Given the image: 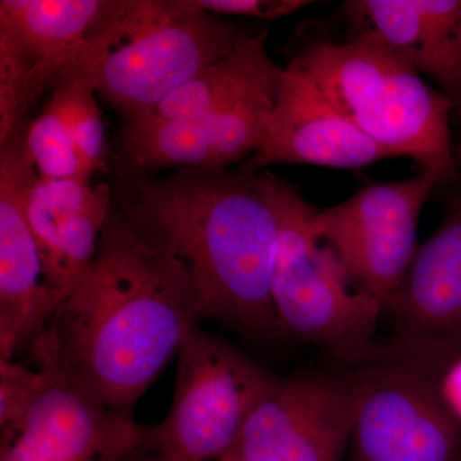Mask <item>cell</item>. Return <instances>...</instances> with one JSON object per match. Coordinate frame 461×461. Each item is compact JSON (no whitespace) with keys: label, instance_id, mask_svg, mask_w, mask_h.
<instances>
[{"label":"cell","instance_id":"6da1fadb","mask_svg":"<svg viewBox=\"0 0 461 461\" xmlns=\"http://www.w3.org/2000/svg\"><path fill=\"white\" fill-rule=\"evenodd\" d=\"M205 318L180 264L142 238L113 204L95 258L30 351L39 371L133 420L136 403L187 330Z\"/></svg>","mask_w":461,"mask_h":461},{"label":"cell","instance_id":"7a4b0ae2","mask_svg":"<svg viewBox=\"0 0 461 461\" xmlns=\"http://www.w3.org/2000/svg\"><path fill=\"white\" fill-rule=\"evenodd\" d=\"M113 204L180 264L206 318L251 335H280L272 299L277 214L260 173L178 169L118 181Z\"/></svg>","mask_w":461,"mask_h":461},{"label":"cell","instance_id":"3957f363","mask_svg":"<svg viewBox=\"0 0 461 461\" xmlns=\"http://www.w3.org/2000/svg\"><path fill=\"white\" fill-rule=\"evenodd\" d=\"M241 36L195 0H107L84 58L96 95L131 124L226 56Z\"/></svg>","mask_w":461,"mask_h":461},{"label":"cell","instance_id":"277c9868","mask_svg":"<svg viewBox=\"0 0 461 461\" xmlns=\"http://www.w3.org/2000/svg\"><path fill=\"white\" fill-rule=\"evenodd\" d=\"M304 72L348 120L390 156L409 157L442 184L456 180L450 113L455 107L420 72L378 42L315 41L288 65Z\"/></svg>","mask_w":461,"mask_h":461},{"label":"cell","instance_id":"5b68a950","mask_svg":"<svg viewBox=\"0 0 461 461\" xmlns=\"http://www.w3.org/2000/svg\"><path fill=\"white\" fill-rule=\"evenodd\" d=\"M278 222L272 299L278 332L357 362L368 357L384 306L348 278L315 235L317 209L288 182L260 173Z\"/></svg>","mask_w":461,"mask_h":461},{"label":"cell","instance_id":"8992f818","mask_svg":"<svg viewBox=\"0 0 461 461\" xmlns=\"http://www.w3.org/2000/svg\"><path fill=\"white\" fill-rule=\"evenodd\" d=\"M282 379L194 324L178 348L171 408L165 420L151 426L158 459L220 460Z\"/></svg>","mask_w":461,"mask_h":461},{"label":"cell","instance_id":"52a82bcc","mask_svg":"<svg viewBox=\"0 0 461 461\" xmlns=\"http://www.w3.org/2000/svg\"><path fill=\"white\" fill-rule=\"evenodd\" d=\"M441 177L420 169L402 181L375 182L351 198L317 211V238L332 249L362 293L386 306L405 280L418 251L421 211Z\"/></svg>","mask_w":461,"mask_h":461},{"label":"cell","instance_id":"ba28073f","mask_svg":"<svg viewBox=\"0 0 461 461\" xmlns=\"http://www.w3.org/2000/svg\"><path fill=\"white\" fill-rule=\"evenodd\" d=\"M107 0L0 2V145L27 129L83 56Z\"/></svg>","mask_w":461,"mask_h":461},{"label":"cell","instance_id":"9c48e42d","mask_svg":"<svg viewBox=\"0 0 461 461\" xmlns=\"http://www.w3.org/2000/svg\"><path fill=\"white\" fill-rule=\"evenodd\" d=\"M369 371L282 379L227 454L241 461H342Z\"/></svg>","mask_w":461,"mask_h":461},{"label":"cell","instance_id":"30bf717a","mask_svg":"<svg viewBox=\"0 0 461 461\" xmlns=\"http://www.w3.org/2000/svg\"><path fill=\"white\" fill-rule=\"evenodd\" d=\"M42 375L26 411L0 429V461H159L151 426L117 414L66 379Z\"/></svg>","mask_w":461,"mask_h":461},{"label":"cell","instance_id":"8fae6325","mask_svg":"<svg viewBox=\"0 0 461 461\" xmlns=\"http://www.w3.org/2000/svg\"><path fill=\"white\" fill-rule=\"evenodd\" d=\"M350 461H461L457 420L429 375L406 364L369 371Z\"/></svg>","mask_w":461,"mask_h":461},{"label":"cell","instance_id":"7c38bea8","mask_svg":"<svg viewBox=\"0 0 461 461\" xmlns=\"http://www.w3.org/2000/svg\"><path fill=\"white\" fill-rule=\"evenodd\" d=\"M26 130L0 145V359L32 348L57 309L38 244L27 223L26 202L38 169Z\"/></svg>","mask_w":461,"mask_h":461},{"label":"cell","instance_id":"4fadbf2b","mask_svg":"<svg viewBox=\"0 0 461 461\" xmlns=\"http://www.w3.org/2000/svg\"><path fill=\"white\" fill-rule=\"evenodd\" d=\"M278 94L251 96L209 117L127 124L113 159L117 181L163 168L229 169L253 157L262 148Z\"/></svg>","mask_w":461,"mask_h":461},{"label":"cell","instance_id":"5bb4252c","mask_svg":"<svg viewBox=\"0 0 461 461\" xmlns=\"http://www.w3.org/2000/svg\"><path fill=\"white\" fill-rule=\"evenodd\" d=\"M386 309L395 315L403 364L426 373L461 350V194L418 248Z\"/></svg>","mask_w":461,"mask_h":461},{"label":"cell","instance_id":"9a60e30c","mask_svg":"<svg viewBox=\"0 0 461 461\" xmlns=\"http://www.w3.org/2000/svg\"><path fill=\"white\" fill-rule=\"evenodd\" d=\"M384 158L390 156L348 120L304 72L287 66L262 148L242 168L253 173L276 165L359 169Z\"/></svg>","mask_w":461,"mask_h":461},{"label":"cell","instance_id":"2e32d148","mask_svg":"<svg viewBox=\"0 0 461 461\" xmlns=\"http://www.w3.org/2000/svg\"><path fill=\"white\" fill-rule=\"evenodd\" d=\"M353 38L378 42L461 105V0H348Z\"/></svg>","mask_w":461,"mask_h":461},{"label":"cell","instance_id":"e0dca14e","mask_svg":"<svg viewBox=\"0 0 461 461\" xmlns=\"http://www.w3.org/2000/svg\"><path fill=\"white\" fill-rule=\"evenodd\" d=\"M284 77L285 68L273 62L267 51V32L242 33L226 56L169 94L145 120L209 117L251 96L280 91Z\"/></svg>","mask_w":461,"mask_h":461},{"label":"cell","instance_id":"ac0fdd59","mask_svg":"<svg viewBox=\"0 0 461 461\" xmlns=\"http://www.w3.org/2000/svg\"><path fill=\"white\" fill-rule=\"evenodd\" d=\"M111 185L90 181L42 180L33 185L26 202V218L38 244L41 262L53 253L60 233L68 223L111 189Z\"/></svg>","mask_w":461,"mask_h":461},{"label":"cell","instance_id":"d6986e66","mask_svg":"<svg viewBox=\"0 0 461 461\" xmlns=\"http://www.w3.org/2000/svg\"><path fill=\"white\" fill-rule=\"evenodd\" d=\"M25 140L42 180L90 181L76 151L65 96L58 87L27 127Z\"/></svg>","mask_w":461,"mask_h":461},{"label":"cell","instance_id":"ffe728a7","mask_svg":"<svg viewBox=\"0 0 461 461\" xmlns=\"http://www.w3.org/2000/svg\"><path fill=\"white\" fill-rule=\"evenodd\" d=\"M57 87L65 96L75 148L85 176L91 178L93 173L107 172V136L95 98V76L84 53Z\"/></svg>","mask_w":461,"mask_h":461},{"label":"cell","instance_id":"44dd1931","mask_svg":"<svg viewBox=\"0 0 461 461\" xmlns=\"http://www.w3.org/2000/svg\"><path fill=\"white\" fill-rule=\"evenodd\" d=\"M44 375L14 360L0 359V429L16 421L41 390Z\"/></svg>","mask_w":461,"mask_h":461},{"label":"cell","instance_id":"7402d4cb","mask_svg":"<svg viewBox=\"0 0 461 461\" xmlns=\"http://www.w3.org/2000/svg\"><path fill=\"white\" fill-rule=\"evenodd\" d=\"M195 3L212 14H230L264 21L286 17L311 5L305 0H195Z\"/></svg>","mask_w":461,"mask_h":461},{"label":"cell","instance_id":"603a6c76","mask_svg":"<svg viewBox=\"0 0 461 461\" xmlns=\"http://www.w3.org/2000/svg\"><path fill=\"white\" fill-rule=\"evenodd\" d=\"M437 390L450 414L461 421V355L446 368Z\"/></svg>","mask_w":461,"mask_h":461},{"label":"cell","instance_id":"cb8c5ba5","mask_svg":"<svg viewBox=\"0 0 461 461\" xmlns=\"http://www.w3.org/2000/svg\"><path fill=\"white\" fill-rule=\"evenodd\" d=\"M218 461H241V460L238 459V457H236V456H233V455L226 454V455H223V456L221 457V459Z\"/></svg>","mask_w":461,"mask_h":461},{"label":"cell","instance_id":"d4e9b609","mask_svg":"<svg viewBox=\"0 0 461 461\" xmlns=\"http://www.w3.org/2000/svg\"><path fill=\"white\" fill-rule=\"evenodd\" d=\"M460 158H461V156H460Z\"/></svg>","mask_w":461,"mask_h":461}]
</instances>
